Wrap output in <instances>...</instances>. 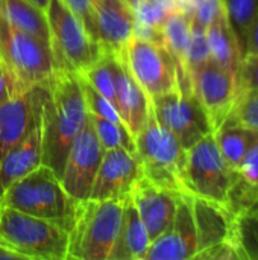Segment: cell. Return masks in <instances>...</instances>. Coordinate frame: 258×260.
Masks as SVG:
<instances>
[{
    "label": "cell",
    "mask_w": 258,
    "mask_h": 260,
    "mask_svg": "<svg viewBox=\"0 0 258 260\" xmlns=\"http://www.w3.org/2000/svg\"><path fill=\"white\" fill-rule=\"evenodd\" d=\"M88 120V110L78 73L55 70L44 84L41 104L43 165L53 169L59 178L75 137Z\"/></svg>",
    "instance_id": "1"
},
{
    "label": "cell",
    "mask_w": 258,
    "mask_h": 260,
    "mask_svg": "<svg viewBox=\"0 0 258 260\" xmlns=\"http://www.w3.org/2000/svg\"><path fill=\"white\" fill-rule=\"evenodd\" d=\"M0 204L70 229L76 201L64 190L59 175L46 165L8 186Z\"/></svg>",
    "instance_id": "2"
},
{
    "label": "cell",
    "mask_w": 258,
    "mask_h": 260,
    "mask_svg": "<svg viewBox=\"0 0 258 260\" xmlns=\"http://www.w3.org/2000/svg\"><path fill=\"white\" fill-rule=\"evenodd\" d=\"M123 218L122 201H76L68 229L67 259L108 260Z\"/></svg>",
    "instance_id": "3"
},
{
    "label": "cell",
    "mask_w": 258,
    "mask_h": 260,
    "mask_svg": "<svg viewBox=\"0 0 258 260\" xmlns=\"http://www.w3.org/2000/svg\"><path fill=\"white\" fill-rule=\"evenodd\" d=\"M135 145L143 175L148 180L173 193H189L184 180L187 149L157 120L152 104L146 123L135 136Z\"/></svg>",
    "instance_id": "4"
},
{
    "label": "cell",
    "mask_w": 258,
    "mask_h": 260,
    "mask_svg": "<svg viewBox=\"0 0 258 260\" xmlns=\"http://www.w3.org/2000/svg\"><path fill=\"white\" fill-rule=\"evenodd\" d=\"M0 245L23 259L65 260L68 232L55 222L0 204Z\"/></svg>",
    "instance_id": "5"
},
{
    "label": "cell",
    "mask_w": 258,
    "mask_h": 260,
    "mask_svg": "<svg viewBox=\"0 0 258 260\" xmlns=\"http://www.w3.org/2000/svg\"><path fill=\"white\" fill-rule=\"evenodd\" d=\"M46 17L50 34L49 44L58 70L84 73L103 56L102 44L88 34L82 21L62 0H50Z\"/></svg>",
    "instance_id": "6"
},
{
    "label": "cell",
    "mask_w": 258,
    "mask_h": 260,
    "mask_svg": "<svg viewBox=\"0 0 258 260\" xmlns=\"http://www.w3.org/2000/svg\"><path fill=\"white\" fill-rule=\"evenodd\" d=\"M0 59L24 90L46 84L56 70L49 41L11 26L2 17Z\"/></svg>",
    "instance_id": "7"
},
{
    "label": "cell",
    "mask_w": 258,
    "mask_h": 260,
    "mask_svg": "<svg viewBox=\"0 0 258 260\" xmlns=\"http://www.w3.org/2000/svg\"><path fill=\"white\" fill-rule=\"evenodd\" d=\"M234 178L236 169L224 158L213 133L187 149L184 180L190 195L228 209V198Z\"/></svg>",
    "instance_id": "8"
},
{
    "label": "cell",
    "mask_w": 258,
    "mask_h": 260,
    "mask_svg": "<svg viewBox=\"0 0 258 260\" xmlns=\"http://www.w3.org/2000/svg\"><path fill=\"white\" fill-rule=\"evenodd\" d=\"M157 120L166 126L184 146L190 149L202 137L213 133L210 120L192 88H176L151 98Z\"/></svg>",
    "instance_id": "9"
},
{
    "label": "cell",
    "mask_w": 258,
    "mask_h": 260,
    "mask_svg": "<svg viewBox=\"0 0 258 260\" xmlns=\"http://www.w3.org/2000/svg\"><path fill=\"white\" fill-rule=\"evenodd\" d=\"M119 58L149 98L178 87L176 62L164 46L132 37Z\"/></svg>",
    "instance_id": "10"
},
{
    "label": "cell",
    "mask_w": 258,
    "mask_h": 260,
    "mask_svg": "<svg viewBox=\"0 0 258 260\" xmlns=\"http://www.w3.org/2000/svg\"><path fill=\"white\" fill-rule=\"evenodd\" d=\"M103 152L105 149L97 139L88 114L85 126L70 145L61 174L62 187L75 201L90 198Z\"/></svg>",
    "instance_id": "11"
},
{
    "label": "cell",
    "mask_w": 258,
    "mask_h": 260,
    "mask_svg": "<svg viewBox=\"0 0 258 260\" xmlns=\"http://www.w3.org/2000/svg\"><path fill=\"white\" fill-rule=\"evenodd\" d=\"M192 91L202 105L213 133L219 129L230 116L237 94V76L228 69L208 61L192 73Z\"/></svg>",
    "instance_id": "12"
},
{
    "label": "cell",
    "mask_w": 258,
    "mask_h": 260,
    "mask_svg": "<svg viewBox=\"0 0 258 260\" xmlns=\"http://www.w3.org/2000/svg\"><path fill=\"white\" fill-rule=\"evenodd\" d=\"M198 253V235L192 210V195L178 197L176 212L169 227L155 238L143 260H189Z\"/></svg>",
    "instance_id": "13"
},
{
    "label": "cell",
    "mask_w": 258,
    "mask_h": 260,
    "mask_svg": "<svg viewBox=\"0 0 258 260\" xmlns=\"http://www.w3.org/2000/svg\"><path fill=\"white\" fill-rule=\"evenodd\" d=\"M141 175V161L137 154L123 148L106 149L96 174L90 198L125 203L131 198L132 186Z\"/></svg>",
    "instance_id": "14"
},
{
    "label": "cell",
    "mask_w": 258,
    "mask_h": 260,
    "mask_svg": "<svg viewBox=\"0 0 258 260\" xmlns=\"http://www.w3.org/2000/svg\"><path fill=\"white\" fill-rule=\"evenodd\" d=\"M44 84L30 87L0 105V160L40 119Z\"/></svg>",
    "instance_id": "15"
},
{
    "label": "cell",
    "mask_w": 258,
    "mask_h": 260,
    "mask_svg": "<svg viewBox=\"0 0 258 260\" xmlns=\"http://www.w3.org/2000/svg\"><path fill=\"white\" fill-rule=\"evenodd\" d=\"M179 195L154 184L144 175H141L132 186L131 201L149 233L151 242L172 222Z\"/></svg>",
    "instance_id": "16"
},
{
    "label": "cell",
    "mask_w": 258,
    "mask_h": 260,
    "mask_svg": "<svg viewBox=\"0 0 258 260\" xmlns=\"http://www.w3.org/2000/svg\"><path fill=\"white\" fill-rule=\"evenodd\" d=\"M94 27L105 52L120 56L134 37V12L126 0H94Z\"/></svg>",
    "instance_id": "17"
},
{
    "label": "cell",
    "mask_w": 258,
    "mask_h": 260,
    "mask_svg": "<svg viewBox=\"0 0 258 260\" xmlns=\"http://www.w3.org/2000/svg\"><path fill=\"white\" fill-rule=\"evenodd\" d=\"M192 210L198 235V253L227 239L237 241L236 218L227 207L192 195Z\"/></svg>",
    "instance_id": "18"
},
{
    "label": "cell",
    "mask_w": 258,
    "mask_h": 260,
    "mask_svg": "<svg viewBox=\"0 0 258 260\" xmlns=\"http://www.w3.org/2000/svg\"><path fill=\"white\" fill-rule=\"evenodd\" d=\"M43 165V125L40 119L29 133L12 146L0 160V197L18 178Z\"/></svg>",
    "instance_id": "19"
},
{
    "label": "cell",
    "mask_w": 258,
    "mask_h": 260,
    "mask_svg": "<svg viewBox=\"0 0 258 260\" xmlns=\"http://www.w3.org/2000/svg\"><path fill=\"white\" fill-rule=\"evenodd\" d=\"M116 108L123 123L135 137L146 123L151 98L135 82L119 56H116Z\"/></svg>",
    "instance_id": "20"
},
{
    "label": "cell",
    "mask_w": 258,
    "mask_h": 260,
    "mask_svg": "<svg viewBox=\"0 0 258 260\" xmlns=\"http://www.w3.org/2000/svg\"><path fill=\"white\" fill-rule=\"evenodd\" d=\"M149 245V233L129 198L123 203L122 225L108 260H143Z\"/></svg>",
    "instance_id": "21"
},
{
    "label": "cell",
    "mask_w": 258,
    "mask_h": 260,
    "mask_svg": "<svg viewBox=\"0 0 258 260\" xmlns=\"http://www.w3.org/2000/svg\"><path fill=\"white\" fill-rule=\"evenodd\" d=\"M205 34L210 49V59L228 69L237 76L243 53L239 40L228 21L225 6L208 23V26L205 27Z\"/></svg>",
    "instance_id": "22"
},
{
    "label": "cell",
    "mask_w": 258,
    "mask_h": 260,
    "mask_svg": "<svg viewBox=\"0 0 258 260\" xmlns=\"http://www.w3.org/2000/svg\"><path fill=\"white\" fill-rule=\"evenodd\" d=\"M164 47L172 55L178 69V85L192 88V79L186 67V56L192 34V20L182 11H173L161 26Z\"/></svg>",
    "instance_id": "23"
},
{
    "label": "cell",
    "mask_w": 258,
    "mask_h": 260,
    "mask_svg": "<svg viewBox=\"0 0 258 260\" xmlns=\"http://www.w3.org/2000/svg\"><path fill=\"white\" fill-rule=\"evenodd\" d=\"M258 203V142L236 169V178L228 198V210L237 215Z\"/></svg>",
    "instance_id": "24"
},
{
    "label": "cell",
    "mask_w": 258,
    "mask_h": 260,
    "mask_svg": "<svg viewBox=\"0 0 258 260\" xmlns=\"http://www.w3.org/2000/svg\"><path fill=\"white\" fill-rule=\"evenodd\" d=\"M0 17L11 26L49 41V23L46 12L27 0H0Z\"/></svg>",
    "instance_id": "25"
},
{
    "label": "cell",
    "mask_w": 258,
    "mask_h": 260,
    "mask_svg": "<svg viewBox=\"0 0 258 260\" xmlns=\"http://www.w3.org/2000/svg\"><path fill=\"white\" fill-rule=\"evenodd\" d=\"M213 134L224 158L233 169L240 166L245 155L258 142V129L228 122H225Z\"/></svg>",
    "instance_id": "26"
},
{
    "label": "cell",
    "mask_w": 258,
    "mask_h": 260,
    "mask_svg": "<svg viewBox=\"0 0 258 260\" xmlns=\"http://www.w3.org/2000/svg\"><path fill=\"white\" fill-rule=\"evenodd\" d=\"M228 21L239 40L242 53H246L248 37L258 11V0H224Z\"/></svg>",
    "instance_id": "27"
},
{
    "label": "cell",
    "mask_w": 258,
    "mask_h": 260,
    "mask_svg": "<svg viewBox=\"0 0 258 260\" xmlns=\"http://www.w3.org/2000/svg\"><path fill=\"white\" fill-rule=\"evenodd\" d=\"M90 120L105 151L114 148H123L132 154H137L135 137L123 122H113L93 114H90Z\"/></svg>",
    "instance_id": "28"
},
{
    "label": "cell",
    "mask_w": 258,
    "mask_h": 260,
    "mask_svg": "<svg viewBox=\"0 0 258 260\" xmlns=\"http://www.w3.org/2000/svg\"><path fill=\"white\" fill-rule=\"evenodd\" d=\"M79 75L116 107V55L105 52L102 58Z\"/></svg>",
    "instance_id": "29"
},
{
    "label": "cell",
    "mask_w": 258,
    "mask_h": 260,
    "mask_svg": "<svg viewBox=\"0 0 258 260\" xmlns=\"http://www.w3.org/2000/svg\"><path fill=\"white\" fill-rule=\"evenodd\" d=\"M225 122L258 129V91L239 90L236 104Z\"/></svg>",
    "instance_id": "30"
},
{
    "label": "cell",
    "mask_w": 258,
    "mask_h": 260,
    "mask_svg": "<svg viewBox=\"0 0 258 260\" xmlns=\"http://www.w3.org/2000/svg\"><path fill=\"white\" fill-rule=\"evenodd\" d=\"M208 61H210V49H208L205 27L192 23L190 43H189L187 56H186V67H187L189 75L192 76L193 72L201 69Z\"/></svg>",
    "instance_id": "31"
},
{
    "label": "cell",
    "mask_w": 258,
    "mask_h": 260,
    "mask_svg": "<svg viewBox=\"0 0 258 260\" xmlns=\"http://www.w3.org/2000/svg\"><path fill=\"white\" fill-rule=\"evenodd\" d=\"M79 79H81V87H82V91H84L87 110H88L90 114L97 116V117H103V119H108V120H113V122H123L119 111H117V108L106 98H103L84 76L79 75Z\"/></svg>",
    "instance_id": "32"
},
{
    "label": "cell",
    "mask_w": 258,
    "mask_h": 260,
    "mask_svg": "<svg viewBox=\"0 0 258 260\" xmlns=\"http://www.w3.org/2000/svg\"><path fill=\"white\" fill-rule=\"evenodd\" d=\"M239 90L258 91V55L246 53L237 72Z\"/></svg>",
    "instance_id": "33"
},
{
    "label": "cell",
    "mask_w": 258,
    "mask_h": 260,
    "mask_svg": "<svg viewBox=\"0 0 258 260\" xmlns=\"http://www.w3.org/2000/svg\"><path fill=\"white\" fill-rule=\"evenodd\" d=\"M62 3L82 21L88 34L97 40L94 27V0H62Z\"/></svg>",
    "instance_id": "34"
},
{
    "label": "cell",
    "mask_w": 258,
    "mask_h": 260,
    "mask_svg": "<svg viewBox=\"0 0 258 260\" xmlns=\"http://www.w3.org/2000/svg\"><path fill=\"white\" fill-rule=\"evenodd\" d=\"M222 8H224V0H201L190 20L198 26L207 27L208 23L219 14Z\"/></svg>",
    "instance_id": "35"
},
{
    "label": "cell",
    "mask_w": 258,
    "mask_h": 260,
    "mask_svg": "<svg viewBox=\"0 0 258 260\" xmlns=\"http://www.w3.org/2000/svg\"><path fill=\"white\" fill-rule=\"evenodd\" d=\"M21 91H24V88L20 85L15 76L0 62V105Z\"/></svg>",
    "instance_id": "36"
},
{
    "label": "cell",
    "mask_w": 258,
    "mask_h": 260,
    "mask_svg": "<svg viewBox=\"0 0 258 260\" xmlns=\"http://www.w3.org/2000/svg\"><path fill=\"white\" fill-rule=\"evenodd\" d=\"M246 53H254L258 55V11L255 15V20L252 23L249 37H248V44H246ZM245 53V55H246Z\"/></svg>",
    "instance_id": "37"
},
{
    "label": "cell",
    "mask_w": 258,
    "mask_h": 260,
    "mask_svg": "<svg viewBox=\"0 0 258 260\" xmlns=\"http://www.w3.org/2000/svg\"><path fill=\"white\" fill-rule=\"evenodd\" d=\"M29 3H32L33 6H36L38 9H41V11H47V8H49V5H50V0H27Z\"/></svg>",
    "instance_id": "38"
},
{
    "label": "cell",
    "mask_w": 258,
    "mask_h": 260,
    "mask_svg": "<svg viewBox=\"0 0 258 260\" xmlns=\"http://www.w3.org/2000/svg\"><path fill=\"white\" fill-rule=\"evenodd\" d=\"M0 62H2V59H0Z\"/></svg>",
    "instance_id": "39"
}]
</instances>
